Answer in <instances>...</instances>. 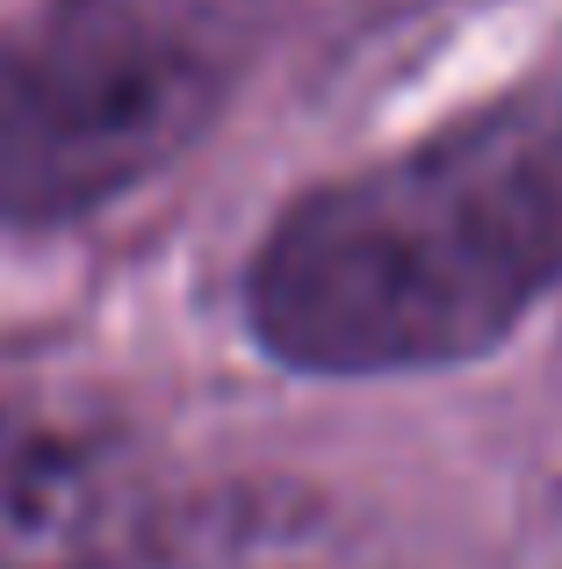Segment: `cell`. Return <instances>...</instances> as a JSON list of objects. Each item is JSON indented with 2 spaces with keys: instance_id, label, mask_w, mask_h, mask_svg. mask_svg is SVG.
<instances>
[{
  "instance_id": "cell-4",
  "label": "cell",
  "mask_w": 562,
  "mask_h": 569,
  "mask_svg": "<svg viewBox=\"0 0 562 569\" xmlns=\"http://www.w3.org/2000/svg\"><path fill=\"white\" fill-rule=\"evenodd\" d=\"M138 569H361L339 548V533L303 505H231L173 541L144 548Z\"/></svg>"
},
{
  "instance_id": "cell-1",
  "label": "cell",
  "mask_w": 562,
  "mask_h": 569,
  "mask_svg": "<svg viewBox=\"0 0 562 569\" xmlns=\"http://www.w3.org/2000/svg\"><path fill=\"white\" fill-rule=\"evenodd\" d=\"M562 281V87L310 188L245 274L260 347L310 376L491 353Z\"/></svg>"
},
{
  "instance_id": "cell-2",
  "label": "cell",
  "mask_w": 562,
  "mask_h": 569,
  "mask_svg": "<svg viewBox=\"0 0 562 569\" xmlns=\"http://www.w3.org/2000/svg\"><path fill=\"white\" fill-rule=\"evenodd\" d=\"M253 0H37L0 29V217L58 223L152 181L245 72Z\"/></svg>"
},
{
  "instance_id": "cell-3",
  "label": "cell",
  "mask_w": 562,
  "mask_h": 569,
  "mask_svg": "<svg viewBox=\"0 0 562 569\" xmlns=\"http://www.w3.org/2000/svg\"><path fill=\"white\" fill-rule=\"evenodd\" d=\"M144 533L152 483L109 418L0 397V569H123Z\"/></svg>"
}]
</instances>
